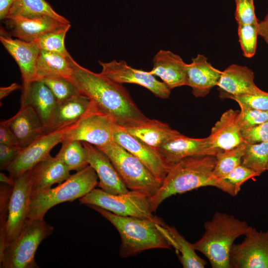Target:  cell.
<instances>
[{"label":"cell","instance_id":"25","mask_svg":"<svg viewBox=\"0 0 268 268\" xmlns=\"http://www.w3.org/2000/svg\"><path fill=\"white\" fill-rule=\"evenodd\" d=\"M32 192L51 188L70 176V171L57 157L50 154L38 162L31 170Z\"/></svg>","mask_w":268,"mask_h":268},{"label":"cell","instance_id":"15","mask_svg":"<svg viewBox=\"0 0 268 268\" xmlns=\"http://www.w3.org/2000/svg\"><path fill=\"white\" fill-rule=\"evenodd\" d=\"M62 131L46 133L23 148L6 171L13 180L31 170L40 161L50 154L52 149L63 141Z\"/></svg>","mask_w":268,"mask_h":268},{"label":"cell","instance_id":"27","mask_svg":"<svg viewBox=\"0 0 268 268\" xmlns=\"http://www.w3.org/2000/svg\"><path fill=\"white\" fill-rule=\"evenodd\" d=\"M92 104L88 98L81 94L57 103L49 133L62 130L77 123L89 111Z\"/></svg>","mask_w":268,"mask_h":268},{"label":"cell","instance_id":"19","mask_svg":"<svg viewBox=\"0 0 268 268\" xmlns=\"http://www.w3.org/2000/svg\"><path fill=\"white\" fill-rule=\"evenodd\" d=\"M187 64L178 55L160 50L153 57V67L149 72L172 89L187 85Z\"/></svg>","mask_w":268,"mask_h":268},{"label":"cell","instance_id":"43","mask_svg":"<svg viewBox=\"0 0 268 268\" xmlns=\"http://www.w3.org/2000/svg\"><path fill=\"white\" fill-rule=\"evenodd\" d=\"M0 143L10 146H19L15 135L4 121L0 123Z\"/></svg>","mask_w":268,"mask_h":268},{"label":"cell","instance_id":"2","mask_svg":"<svg viewBox=\"0 0 268 268\" xmlns=\"http://www.w3.org/2000/svg\"><path fill=\"white\" fill-rule=\"evenodd\" d=\"M215 162V155H200L184 158L171 166L159 190L150 197L152 211L173 195L202 187H215L230 195H236L231 185L213 176Z\"/></svg>","mask_w":268,"mask_h":268},{"label":"cell","instance_id":"35","mask_svg":"<svg viewBox=\"0 0 268 268\" xmlns=\"http://www.w3.org/2000/svg\"><path fill=\"white\" fill-rule=\"evenodd\" d=\"M50 89L57 103L80 94L70 79L62 76H49L41 80Z\"/></svg>","mask_w":268,"mask_h":268},{"label":"cell","instance_id":"7","mask_svg":"<svg viewBox=\"0 0 268 268\" xmlns=\"http://www.w3.org/2000/svg\"><path fill=\"white\" fill-rule=\"evenodd\" d=\"M98 148L109 157L129 190L149 197L157 193L162 183L136 157L113 140Z\"/></svg>","mask_w":268,"mask_h":268},{"label":"cell","instance_id":"1","mask_svg":"<svg viewBox=\"0 0 268 268\" xmlns=\"http://www.w3.org/2000/svg\"><path fill=\"white\" fill-rule=\"evenodd\" d=\"M72 64L73 71L70 80L78 93L110 116L117 125L124 128L148 119L122 84L82 67L74 60Z\"/></svg>","mask_w":268,"mask_h":268},{"label":"cell","instance_id":"4","mask_svg":"<svg viewBox=\"0 0 268 268\" xmlns=\"http://www.w3.org/2000/svg\"><path fill=\"white\" fill-rule=\"evenodd\" d=\"M204 233L193 246L202 253L213 268H229V256L234 241L250 228L247 223L226 213L217 212L204 223Z\"/></svg>","mask_w":268,"mask_h":268},{"label":"cell","instance_id":"46","mask_svg":"<svg viewBox=\"0 0 268 268\" xmlns=\"http://www.w3.org/2000/svg\"><path fill=\"white\" fill-rule=\"evenodd\" d=\"M21 88L20 85L17 83H13L7 87H1L0 88V99H2L8 96L12 92Z\"/></svg>","mask_w":268,"mask_h":268},{"label":"cell","instance_id":"20","mask_svg":"<svg viewBox=\"0 0 268 268\" xmlns=\"http://www.w3.org/2000/svg\"><path fill=\"white\" fill-rule=\"evenodd\" d=\"M4 21L11 35L26 42H36L44 35L66 24L49 16L11 17Z\"/></svg>","mask_w":268,"mask_h":268},{"label":"cell","instance_id":"17","mask_svg":"<svg viewBox=\"0 0 268 268\" xmlns=\"http://www.w3.org/2000/svg\"><path fill=\"white\" fill-rule=\"evenodd\" d=\"M157 150L170 167L187 157L206 155L215 156L219 151L210 146L207 137L195 138L182 134Z\"/></svg>","mask_w":268,"mask_h":268},{"label":"cell","instance_id":"36","mask_svg":"<svg viewBox=\"0 0 268 268\" xmlns=\"http://www.w3.org/2000/svg\"><path fill=\"white\" fill-rule=\"evenodd\" d=\"M258 24L238 25L239 41L243 55L246 58H251L256 53L259 35Z\"/></svg>","mask_w":268,"mask_h":268},{"label":"cell","instance_id":"34","mask_svg":"<svg viewBox=\"0 0 268 268\" xmlns=\"http://www.w3.org/2000/svg\"><path fill=\"white\" fill-rule=\"evenodd\" d=\"M70 27V23L66 24L42 36L36 41L40 50L56 53L67 58H72L65 45V39Z\"/></svg>","mask_w":268,"mask_h":268},{"label":"cell","instance_id":"38","mask_svg":"<svg viewBox=\"0 0 268 268\" xmlns=\"http://www.w3.org/2000/svg\"><path fill=\"white\" fill-rule=\"evenodd\" d=\"M235 17L238 25L258 24L254 0H242L236 2Z\"/></svg>","mask_w":268,"mask_h":268},{"label":"cell","instance_id":"11","mask_svg":"<svg viewBox=\"0 0 268 268\" xmlns=\"http://www.w3.org/2000/svg\"><path fill=\"white\" fill-rule=\"evenodd\" d=\"M244 236L241 243L232 246L230 268H268V230L258 231L250 226Z\"/></svg>","mask_w":268,"mask_h":268},{"label":"cell","instance_id":"21","mask_svg":"<svg viewBox=\"0 0 268 268\" xmlns=\"http://www.w3.org/2000/svg\"><path fill=\"white\" fill-rule=\"evenodd\" d=\"M221 71L214 67L204 55L198 54L187 64V85L196 97H203L217 85Z\"/></svg>","mask_w":268,"mask_h":268},{"label":"cell","instance_id":"3","mask_svg":"<svg viewBox=\"0 0 268 268\" xmlns=\"http://www.w3.org/2000/svg\"><path fill=\"white\" fill-rule=\"evenodd\" d=\"M99 212L118 231L121 239L120 254L128 258L153 249H170L165 224L146 218L122 216L96 205H86Z\"/></svg>","mask_w":268,"mask_h":268},{"label":"cell","instance_id":"41","mask_svg":"<svg viewBox=\"0 0 268 268\" xmlns=\"http://www.w3.org/2000/svg\"><path fill=\"white\" fill-rule=\"evenodd\" d=\"M244 141L248 144L268 142V121L262 124L241 129Z\"/></svg>","mask_w":268,"mask_h":268},{"label":"cell","instance_id":"6","mask_svg":"<svg viewBox=\"0 0 268 268\" xmlns=\"http://www.w3.org/2000/svg\"><path fill=\"white\" fill-rule=\"evenodd\" d=\"M54 229L44 218H27L17 237L0 251V268H37L35 261L36 250Z\"/></svg>","mask_w":268,"mask_h":268},{"label":"cell","instance_id":"22","mask_svg":"<svg viewBox=\"0 0 268 268\" xmlns=\"http://www.w3.org/2000/svg\"><path fill=\"white\" fill-rule=\"evenodd\" d=\"M57 101L49 87L41 80L33 81L27 92L21 95V106H29L36 112L46 130L49 132Z\"/></svg>","mask_w":268,"mask_h":268},{"label":"cell","instance_id":"32","mask_svg":"<svg viewBox=\"0 0 268 268\" xmlns=\"http://www.w3.org/2000/svg\"><path fill=\"white\" fill-rule=\"evenodd\" d=\"M246 146V143L243 142L232 148L219 150L215 155L213 176L217 179H221L240 165Z\"/></svg>","mask_w":268,"mask_h":268},{"label":"cell","instance_id":"29","mask_svg":"<svg viewBox=\"0 0 268 268\" xmlns=\"http://www.w3.org/2000/svg\"><path fill=\"white\" fill-rule=\"evenodd\" d=\"M41 16H49L63 23H70L45 0H14L6 18L11 17L31 18Z\"/></svg>","mask_w":268,"mask_h":268},{"label":"cell","instance_id":"26","mask_svg":"<svg viewBox=\"0 0 268 268\" xmlns=\"http://www.w3.org/2000/svg\"><path fill=\"white\" fill-rule=\"evenodd\" d=\"M123 128L132 135L157 150L181 134L166 123L149 118L138 124Z\"/></svg>","mask_w":268,"mask_h":268},{"label":"cell","instance_id":"28","mask_svg":"<svg viewBox=\"0 0 268 268\" xmlns=\"http://www.w3.org/2000/svg\"><path fill=\"white\" fill-rule=\"evenodd\" d=\"M72 58L40 50L36 63L37 80L49 76H62L70 79L73 71Z\"/></svg>","mask_w":268,"mask_h":268},{"label":"cell","instance_id":"14","mask_svg":"<svg viewBox=\"0 0 268 268\" xmlns=\"http://www.w3.org/2000/svg\"><path fill=\"white\" fill-rule=\"evenodd\" d=\"M0 41L19 67L23 83L21 95H23L31 83L37 80L36 63L40 49L36 42L13 39L1 31Z\"/></svg>","mask_w":268,"mask_h":268},{"label":"cell","instance_id":"40","mask_svg":"<svg viewBox=\"0 0 268 268\" xmlns=\"http://www.w3.org/2000/svg\"><path fill=\"white\" fill-rule=\"evenodd\" d=\"M259 175L258 173L240 164L221 179L233 186L238 194L240 190L241 186L244 182Z\"/></svg>","mask_w":268,"mask_h":268},{"label":"cell","instance_id":"5","mask_svg":"<svg viewBox=\"0 0 268 268\" xmlns=\"http://www.w3.org/2000/svg\"><path fill=\"white\" fill-rule=\"evenodd\" d=\"M98 179L96 172L89 165L56 187L32 192L27 218H44L55 205L83 197L97 186Z\"/></svg>","mask_w":268,"mask_h":268},{"label":"cell","instance_id":"24","mask_svg":"<svg viewBox=\"0 0 268 268\" xmlns=\"http://www.w3.org/2000/svg\"><path fill=\"white\" fill-rule=\"evenodd\" d=\"M239 113L238 110L230 109L222 114L207 136L211 147L219 150H227L245 142L238 123Z\"/></svg>","mask_w":268,"mask_h":268},{"label":"cell","instance_id":"30","mask_svg":"<svg viewBox=\"0 0 268 268\" xmlns=\"http://www.w3.org/2000/svg\"><path fill=\"white\" fill-rule=\"evenodd\" d=\"M165 227L172 239V246L179 255V259L184 268H203L206 262L196 253L193 244L187 241L174 226L165 225Z\"/></svg>","mask_w":268,"mask_h":268},{"label":"cell","instance_id":"8","mask_svg":"<svg viewBox=\"0 0 268 268\" xmlns=\"http://www.w3.org/2000/svg\"><path fill=\"white\" fill-rule=\"evenodd\" d=\"M79 201L81 204L98 206L118 215L149 219L162 225L165 224L153 214L150 197L139 192L129 190L126 193L112 194L95 188Z\"/></svg>","mask_w":268,"mask_h":268},{"label":"cell","instance_id":"48","mask_svg":"<svg viewBox=\"0 0 268 268\" xmlns=\"http://www.w3.org/2000/svg\"><path fill=\"white\" fill-rule=\"evenodd\" d=\"M266 170H268V162L266 166Z\"/></svg>","mask_w":268,"mask_h":268},{"label":"cell","instance_id":"13","mask_svg":"<svg viewBox=\"0 0 268 268\" xmlns=\"http://www.w3.org/2000/svg\"><path fill=\"white\" fill-rule=\"evenodd\" d=\"M113 139L116 143L139 159L161 183L170 167L160 152L137 138L129 134L122 127L115 124Z\"/></svg>","mask_w":268,"mask_h":268},{"label":"cell","instance_id":"33","mask_svg":"<svg viewBox=\"0 0 268 268\" xmlns=\"http://www.w3.org/2000/svg\"><path fill=\"white\" fill-rule=\"evenodd\" d=\"M268 162V142L255 144L246 143L241 165L261 175L266 170Z\"/></svg>","mask_w":268,"mask_h":268},{"label":"cell","instance_id":"49","mask_svg":"<svg viewBox=\"0 0 268 268\" xmlns=\"http://www.w3.org/2000/svg\"><path fill=\"white\" fill-rule=\"evenodd\" d=\"M240 0H235V2L240 1Z\"/></svg>","mask_w":268,"mask_h":268},{"label":"cell","instance_id":"37","mask_svg":"<svg viewBox=\"0 0 268 268\" xmlns=\"http://www.w3.org/2000/svg\"><path fill=\"white\" fill-rule=\"evenodd\" d=\"M239 105L240 109H251L268 112V92L245 94L231 97Z\"/></svg>","mask_w":268,"mask_h":268},{"label":"cell","instance_id":"31","mask_svg":"<svg viewBox=\"0 0 268 268\" xmlns=\"http://www.w3.org/2000/svg\"><path fill=\"white\" fill-rule=\"evenodd\" d=\"M56 157L61 160L69 170L79 171L89 165L85 148L81 141L64 140Z\"/></svg>","mask_w":268,"mask_h":268},{"label":"cell","instance_id":"23","mask_svg":"<svg viewBox=\"0 0 268 268\" xmlns=\"http://www.w3.org/2000/svg\"><path fill=\"white\" fill-rule=\"evenodd\" d=\"M4 121L15 135L22 149L46 134L40 118L29 106H21L15 115Z\"/></svg>","mask_w":268,"mask_h":268},{"label":"cell","instance_id":"44","mask_svg":"<svg viewBox=\"0 0 268 268\" xmlns=\"http://www.w3.org/2000/svg\"><path fill=\"white\" fill-rule=\"evenodd\" d=\"M258 35L262 37L268 46V12L264 19L259 21Z\"/></svg>","mask_w":268,"mask_h":268},{"label":"cell","instance_id":"39","mask_svg":"<svg viewBox=\"0 0 268 268\" xmlns=\"http://www.w3.org/2000/svg\"><path fill=\"white\" fill-rule=\"evenodd\" d=\"M268 121V112L251 109H241L238 116V123L243 129L253 127Z\"/></svg>","mask_w":268,"mask_h":268},{"label":"cell","instance_id":"10","mask_svg":"<svg viewBox=\"0 0 268 268\" xmlns=\"http://www.w3.org/2000/svg\"><path fill=\"white\" fill-rule=\"evenodd\" d=\"M115 124L110 116L93 102L90 109L80 120L62 130L63 140H78L101 147L113 140Z\"/></svg>","mask_w":268,"mask_h":268},{"label":"cell","instance_id":"16","mask_svg":"<svg viewBox=\"0 0 268 268\" xmlns=\"http://www.w3.org/2000/svg\"><path fill=\"white\" fill-rule=\"evenodd\" d=\"M88 164L96 172L99 179L97 186L112 194L128 192L121 177L107 155L97 147L82 142Z\"/></svg>","mask_w":268,"mask_h":268},{"label":"cell","instance_id":"42","mask_svg":"<svg viewBox=\"0 0 268 268\" xmlns=\"http://www.w3.org/2000/svg\"><path fill=\"white\" fill-rule=\"evenodd\" d=\"M22 149L19 146H10L0 143V170H6L16 159Z\"/></svg>","mask_w":268,"mask_h":268},{"label":"cell","instance_id":"12","mask_svg":"<svg viewBox=\"0 0 268 268\" xmlns=\"http://www.w3.org/2000/svg\"><path fill=\"white\" fill-rule=\"evenodd\" d=\"M99 64L102 68L100 73L117 83L137 84L161 99H167L170 95L171 89L149 71L133 68L123 60H113L109 62L99 61Z\"/></svg>","mask_w":268,"mask_h":268},{"label":"cell","instance_id":"45","mask_svg":"<svg viewBox=\"0 0 268 268\" xmlns=\"http://www.w3.org/2000/svg\"><path fill=\"white\" fill-rule=\"evenodd\" d=\"M14 0H0V19L4 20Z\"/></svg>","mask_w":268,"mask_h":268},{"label":"cell","instance_id":"9","mask_svg":"<svg viewBox=\"0 0 268 268\" xmlns=\"http://www.w3.org/2000/svg\"><path fill=\"white\" fill-rule=\"evenodd\" d=\"M14 181L6 220L0 229V251L17 237L27 219L32 193L31 170L17 177Z\"/></svg>","mask_w":268,"mask_h":268},{"label":"cell","instance_id":"18","mask_svg":"<svg viewBox=\"0 0 268 268\" xmlns=\"http://www.w3.org/2000/svg\"><path fill=\"white\" fill-rule=\"evenodd\" d=\"M254 77V72L247 67L232 64L221 71L216 86L222 98L261 92Z\"/></svg>","mask_w":268,"mask_h":268},{"label":"cell","instance_id":"47","mask_svg":"<svg viewBox=\"0 0 268 268\" xmlns=\"http://www.w3.org/2000/svg\"><path fill=\"white\" fill-rule=\"evenodd\" d=\"M0 180L2 183H4L8 185H13L14 180L9 176H6L2 173H0Z\"/></svg>","mask_w":268,"mask_h":268}]
</instances>
